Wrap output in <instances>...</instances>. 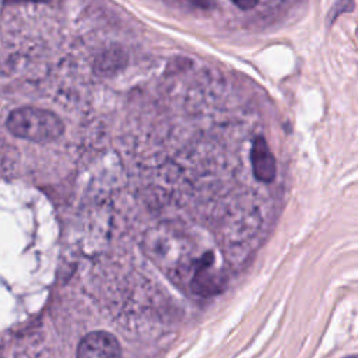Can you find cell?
Segmentation results:
<instances>
[{
    "label": "cell",
    "instance_id": "1",
    "mask_svg": "<svg viewBox=\"0 0 358 358\" xmlns=\"http://www.w3.org/2000/svg\"><path fill=\"white\" fill-rule=\"evenodd\" d=\"M6 124L10 133L15 137L34 143L57 140L64 131V124L57 115L35 106L14 109L8 115Z\"/></svg>",
    "mask_w": 358,
    "mask_h": 358
},
{
    "label": "cell",
    "instance_id": "2",
    "mask_svg": "<svg viewBox=\"0 0 358 358\" xmlns=\"http://www.w3.org/2000/svg\"><path fill=\"white\" fill-rule=\"evenodd\" d=\"M77 358H122L117 338L103 330L85 334L77 345Z\"/></svg>",
    "mask_w": 358,
    "mask_h": 358
},
{
    "label": "cell",
    "instance_id": "3",
    "mask_svg": "<svg viewBox=\"0 0 358 358\" xmlns=\"http://www.w3.org/2000/svg\"><path fill=\"white\" fill-rule=\"evenodd\" d=\"M252 166L256 178L262 182H271L275 178V158L263 137L256 138L253 143Z\"/></svg>",
    "mask_w": 358,
    "mask_h": 358
},
{
    "label": "cell",
    "instance_id": "4",
    "mask_svg": "<svg viewBox=\"0 0 358 358\" xmlns=\"http://www.w3.org/2000/svg\"><path fill=\"white\" fill-rule=\"evenodd\" d=\"M123 53L120 50H110L106 52L101 59H99V70L101 71H115L119 69L123 63Z\"/></svg>",
    "mask_w": 358,
    "mask_h": 358
},
{
    "label": "cell",
    "instance_id": "5",
    "mask_svg": "<svg viewBox=\"0 0 358 358\" xmlns=\"http://www.w3.org/2000/svg\"><path fill=\"white\" fill-rule=\"evenodd\" d=\"M235 6H238L241 10H250L253 8L259 0H231Z\"/></svg>",
    "mask_w": 358,
    "mask_h": 358
},
{
    "label": "cell",
    "instance_id": "6",
    "mask_svg": "<svg viewBox=\"0 0 358 358\" xmlns=\"http://www.w3.org/2000/svg\"><path fill=\"white\" fill-rule=\"evenodd\" d=\"M350 358H355V357H350Z\"/></svg>",
    "mask_w": 358,
    "mask_h": 358
}]
</instances>
